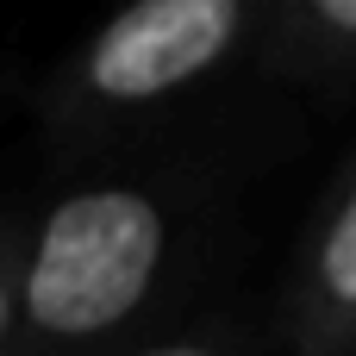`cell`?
Listing matches in <instances>:
<instances>
[{"label": "cell", "mask_w": 356, "mask_h": 356, "mask_svg": "<svg viewBox=\"0 0 356 356\" xmlns=\"http://www.w3.org/2000/svg\"><path fill=\"white\" fill-rule=\"evenodd\" d=\"M269 332L275 356H356V150L288 250Z\"/></svg>", "instance_id": "3"}, {"label": "cell", "mask_w": 356, "mask_h": 356, "mask_svg": "<svg viewBox=\"0 0 356 356\" xmlns=\"http://www.w3.org/2000/svg\"><path fill=\"white\" fill-rule=\"evenodd\" d=\"M131 356H275V332H269V307H207L188 325L138 344Z\"/></svg>", "instance_id": "5"}, {"label": "cell", "mask_w": 356, "mask_h": 356, "mask_svg": "<svg viewBox=\"0 0 356 356\" xmlns=\"http://www.w3.org/2000/svg\"><path fill=\"white\" fill-rule=\"evenodd\" d=\"M25 238H31V207L0 200V356H13V332H19V275H25Z\"/></svg>", "instance_id": "6"}, {"label": "cell", "mask_w": 356, "mask_h": 356, "mask_svg": "<svg viewBox=\"0 0 356 356\" xmlns=\"http://www.w3.org/2000/svg\"><path fill=\"white\" fill-rule=\"evenodd\" d=\"M275 131L181 119L50 169L31 207L13 356H131L188 325L232 257L238 194Z\"/></svg>", "instance_id": "1"}, {"label": "cell", "mask_w": 356, "mask_h": 356, "mask_svg": "<svg viewBox=\"0 0 356 356\" xmlns=\"http://www.w3.org/2000/svg\"><path fill=\"white\" fill-rule=\"evenodd\" d=\"M257 81L319 100L356 94V0H263Z\"/></svg>", "instance_id": "4"}, {"label": "cell", "mask_w": 356, "mask_h": 356, "mask_svg": "<svg viewBox=\"0 0 356 356\" xmlns=\"http://www.w3.org/2000/svg\"><path fill=\"white\" fill-rule=\"evenodd\" d=\"M263 0H138L94 25L38 88L50 169L181 125L232 75H257Z\"/></svg>", "instance_id": "2"}]
</instances>
